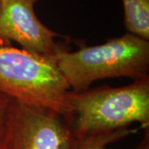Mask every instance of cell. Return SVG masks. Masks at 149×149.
<instances>
[{"mask_svg":"<svg viewBox=\"0 0 149 149\" xmlns=\"http://www.w3.org/2000/svg\"><path fill=\"white\" fill-rule=\"evenodd\" d=\"M36 0H1L0 46L18 43L22 50L44 57L55 58L66 51L55 38L60 35L42 24L36 16Z\"/></svg>","mask_w":149,"mask_h":149,"instance_id":"cell-5","label":"cell"},{"mask_svg":"<svg viewBox=\"0 0 149 149\" xmlns=\"http://www.w3.org/2000/svg\"><path fill=\"white\" fill-rule=\"evenodd\" d=\"M74 139L128 128L149 127V76L120 87L109 85L70 91L65 117Z\"/></svg>","mask_w":149,"mask_h":149,"instance_id":"cell-1","label":"cell"},{"mask_svg":"<svg viewBox=\"0 0 149 149\" xmlns=\"http://www.w3.org/2000/svg\"><path fill=\"white\" fill-rule=\"evenodd\" d=\"M13 98L0 91V149L5 135L11 103Z\"/></svg>","mask_w":149,"mask_h":149,"instance_id":"cell-8","label":"cell"},{"mask_svg":"<svg viewBox=\"0 0 149 149\" xmlns=\"http://www.w3.org/2000/svg\"><path fill=\"white\" fill-rule=\"evenodd\" d=\"M55 60L70 90L79 92L103 79L149 76V41L128 32L101 45L61 52Z\"/></svg>","mask_w":149,"mask_h":149,"instance_id":"cell-2","label":"cell"},{"mask_svg":"<svg viewBox=\"0 0 149 149\" xmlns=\"http://www.w3.org/2000/svg\"><path fill=\"white\" fill-rule=\"evenodd\" d=\"M0 4H1V0H0Z\"/></svg>","mask_w":149,"mask_h":149,"instance_id":"cell-9","label":"cell"},{"mask_svg":"<svg viewBox=\"0 0 149 149\" xmlns=\"http://www.w3.org/2000/svg\"><path fill=\"white\" fill-rule=\"evenodd\" d=\"M74 141L62 115L13 99L1 149H73Z\"/></svg>","mask_w":149,"mask_h":149,"instance_id":"cell-4","label":"cell"},{"mask_svg":"<svg viewBox=\"0 0 149 149\" xmlns=\"http://www.w3.org/2000/svg\"><path fill=\"white\" fill-rule=\"evenodd\" d=\"M137 128H125L109 133H95L75 139L73 149H106L110 144L136 133Z\"/></svg>","mask_w":149,"mask_h":149,"instance_id":"cell-7","label":"cell"},{"mask_svg":"<svg viewBox=\"0 0 149 149\" xmlns=\"http://www.w3.org/2000/svg\"><path fill=\"white\" fill-rule=\"evenodd\" d=\"M0 91L65 117L70 88L55 58L0 46Z\"/></svg>","mask_w":149,"mask_h":149,"instance_id":"cell-3","label":"cell"},{"mask_svg":"<svg viewBox=\"0 0 149 149\" xmlns=\"http://www.w3.org/2000/svg\"><path fill=\"white\" fill-rule=\"evenodd\" d=\"M123 4L128 32L149 41V0H123Z\"/></svg>","mask_w":149,"mask_h":149,"instance_id":"cell-6","label":"cell"}]
</instances>
